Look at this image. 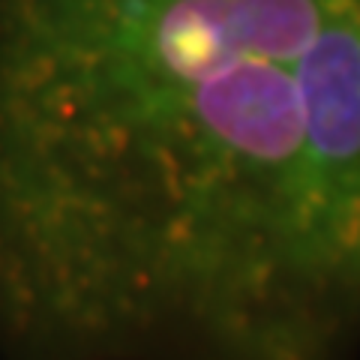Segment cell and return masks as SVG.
Segmentation results:
<instances>
[{
  "instance_id": "1",
  "label": "cell",
  "mask_w": 360,
  "mask_h": 360,
  "mask_svg": "<svg viewBox=\"0 0 360 360\" xmlns=\"http://www.w3.org/2000/svg\"><path fill=\"white\" fill-rule=\"evenodd\" d=\"M0 360H360V0H0Z\"/></svg>"
}]
</instances>
